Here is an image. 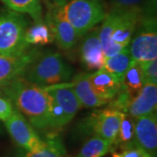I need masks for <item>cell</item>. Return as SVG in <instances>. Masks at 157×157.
<instances>
[{"mask_svg":"<svg viewBox=\"0 0 157 157\" xmlns=\"http://www.w3.org/2000/svg\"><path fill=\"white\" fill-rule=\"evenodd\" d=\"M106 59L99 38V27L95 26L87 33L81 44L80 60L86 69L99 70L104 67Z\"/></svg>","mask_w":157,"mask_h":157,"instance_id":"8fae6325","label":"cell"},{"mask_svg":"<svg viewBox=\"0 0 157 157\" xmlns=\"http://www.w3.org/2000/svg\"><path fill=\"white\" fill-rule=\"evenodd\" d=\"M89 81L96 94L108 101L114 97L122 85L121 78L104 68L89 73Z\"/></svg>","mask_w":157,"mask_h":157,"instance_id":"9a60e30c","label":"cell"},{"mask_svg":"<svg viewBox=\"0 0 157 157\" xmlns=\"http://www.w3.org/2000/svg\"><path fill=\"white\" fill-rule=\"evenodd\" d=\"M135 141L151 157H156L157 117L154 113L135 119Z\"/></svg>","mask_w":157,"mask_h":157,"instance_id":"30bf717a","label":"cell"},{"mask_svg":"<svg viewBox=\"0 0 157 157\" xmlns=\"http://www.w3.org/2000/svg\"><path fill=\"white\" fill-rule=\"evenodd\" d=\"M112 147L110 141L93 136L86 141L75 157H103L111 151Z\"/></svg>","mask_w":157,"mask_h":157,"instance_id":"ffe728a7","label":"cell"},{"mask_svg":"<svg viewBox=\"0 0 157 157\" xmlns=\"http://www.w3.org/2000/svg\"><path fill=\"white\" fill-rule=\"evenodd\" d=\"M9 82H10V81H9ZM9 82H3V81H0V97L9 99V98H8V95H7Z\"/></svg>","mask_w":157,"mask_h":157,"instance_id":"4dcf8cb0","label":"cell"},{"mask_svg":"<svg viewBox=\"0 0 157 157\" xmlns=\"http://www.w3.org/2000/svg\"><path fill=\"white\" fill-rule=\"evenodd\" d=\"M27 22L16 12H10L0 17V54L18 56L25 53L29 44L25 35Z\"/></svg>","mask_w":157,"mask_h":157,"instance_id":"277c9868","label":"cell"},{"mask_svg":"<svg viewBox=\"0 0 157 157\" xmlns=\"http://www.w3.org/2000/svg\"><path fill=\"white\" fill-rule=\"evenodd\" d=\"M157 85L144 84L138 94L132 99L128 113L135 119L156 112Z\"/></svg>","mask_w":157,"mask_h":157,"instance_id":"5bb4252c","label":"cell"},{"mask_svg":"<svg viewBox=\"0 0 157 157\" xmlns=\"http://www.w3.org/2000/svg\"><path fill=\"white\" fill-rule=\"evenodd\" d=\"M73 72L59 53H39L27 67L23 78L39 86H47L67 82Z\"/></svg>","mask_w":157,"mask_h":157,"instance_id":"7a4b0ae2","label":"cell"},{"mask_svg":"<svg viewBox=\"0 0 157 157\" xmlns=\"http://www.w3.org/2000/svg\"><path fill=\"white\" fill-rule=\"evenodd\" d=\"M115 25V14L113 12L107 13L101 27H99V38L101 40L102 50L106 58L114 56L123 49V46L113 42L111 34Z\"/></svg>","mask_w":157,"mask_h":157,"instance_id":"e0dca14e","label":"cell"},{"mask_svg":"<svg viewBox=\"0 0 157 157\" xmlns=\"http://www.w3.org/2000/svg\"><path fill=\"white\" fill-rule=\"evenodd\" d=\"M11 10L17 13L28 14L35 23L42 21V8L40 0H1Z\"/></svg>","mask_w":157,"mask_h":157,"instance_id":"ac0fdd59","label":"cell"},{"mask_svg":"<svg viewBox=\"0 0 157 157\" xmlns=\"http://www.w3.org/2000/svg\"><path fill=\"white\" fill-rule=\"evenodd\" d=\"M124 113L113 109L95 110L86 118L81 124V130L86 135L100 137L110 141L116 140Z\"/></svg>","mask_w":157,"mask_h":157,"instance_id":"5b68a950","label":"cell"},{"mask_svg":"<svg viewBox=\"0 0 157 157\" xmlns=\"http://www.w3.org/2000/svg\"><path fill=\"white\" fill-rule=\"evenodd\" d=\"M25 39L29 45H44L52 43L54 36L47 24L40 22L26 29Z\"/></svg>","mask_w":157,"mask_h":157,"instance_id":"44dd1931","label":"cell"},{"mask_svg":"<svg viewBox=\"0 0 157 157\" xmlns=\"http://www.w3.org/2000/svg\"><path fill=\"white\" fill-rule=\"evenodd\" d=\"M55 8H61L68 2V0H51Z\"/></svg>","mask_w":157,"mask_h":157,"instance_id":"1f68e13d","label":"cell"},{"mask_svg":"<svg viewBox=\"0 0 157 157\" xmlns=\"http://www.w3.org/2000/svg\"><path fill=\"white\" fill-rule=\"evenodd\" d=\"M62 8L66 18L79 37L95 27L107 15L101 0H70Z\"/></svg>","mask_w":157,"mask_h":157,"instance_id":"3957f363","label":"cell"},{"mask_svg":"<svg viewBox=\"0 0 157 157\" xmlns=\"http://www.w3.org/2000/svg\"><path fill=\"white\" fill-rule=\"evenodd\" d=\"M135 118L130 116L128 113H123L117 137L113 144V147L121 146L135 141Z\"/></svg>","mask_w":157,"mask_h":157,"instance_id":"cb8c5ba5","label":"cell"},{"mask_svg":"<svg viewBox=\"0 0 157 157\" xmlns=\"http://www.w3.org/2000/svg\"><path fill=\"white\" fill-rule=\"evenodd\" d=\"M48 26L52 30L58 46L62 50L73 47L80 38L73 25L66 18L63 8H55L47 16Z\"/></svg>","mask_w":157,"mask_h":157,"instance_id":"ba28073f","label":"cell"},{"mask_svg":"<svg viewBox=\"0 0 157 157\" xmlns=\"http://www.w3.org/2000/svg\"><path fill=\"white\" fill-rule=\"evenodd\" d=\"M140 25L142 30L132 41L129 47L132 59L142 62L155 60L157 59V33L155 18L142 17Z\"/></svg>","mask_w":157,"mask_h":157,"instance_id":"52a82bcc","label":"cell"},{"mask_svg":"<svg viewBox=\"0 0 157 157\" xmlns=\"http://www.w3.org/2000/svg\"><path fill=\"white\" fill-rule=\"evenodd\" d=\"M72 83V87L78 98L81 107L94 108L107 104L109 101L98 96L92 88L89 81V73H80L75 75Z\"/></svg>","mask_w":157,"mask_h":157,"instance_id":"2e32d148","label":"cell"},{"mask_svg":"<svg viewBox=\"0 0 157 157\" xmlns=\"http://www.w3.org/2000/svg\"><path fill=\"white\" fill-rule=\"evenodd\" d=\"M132 60L133 59L130 55L129 47L126 46L118 54L107 58L105 61L104 67L102 68L108 71L109 73H113L122 81L124 74L126 73L127 69L128 68L129 64Z\"/></svg>","mask_w":157,"mask_h":157,"instance_id":"d6986e66","label":"cell"},{"mask_svg":"<svg viewBox=\"0 0 157 157\" xmlns=\"http://www.w3.org/2000/svg\"><path fill=\"white\" fill-rule=\"evenodd\" d=\"M42 87L61 107L65 113L67 123H69L81 108V105L72 87V83L64 82Z\"/></svg>","mask_w":157,"mask_h":157,"instance_id":"7c38bea8","label":"cell"},{"mask_svg":"<svg viewBox=\"0 0 157 157\" xmlns=\"http://www.w3.org/2000/svg\"><path fill=\"white\" fill-rule=\"evenodd\" d=\"M113 13L115 14V25L111 39L116 44L126 47L130 43L133 34L141 22L143 17L141 10L140 7H136L128 11Z\"/></svg>","mask_w":157,"mask_h":157,"instance_id":"9c48e42d","label":"cell"},{"mask_svg":"<svg viewBox=\"0 0 157 157\" xmlns=\"http://www.w3.org/2000/svg\"><path fill=\"white\" fill-rule=\"evenodd\" d=\"M16 108L10 99L0 97V120L6 121L11 117Z\"/></svg>","mask_w":157,"mask_h":157,"instance_id":"f546056e","label":"cell"},{"mask_svg":"<svg viewBox=\"0 0 157 157\" xmlns=\"http://www.w3.org/2000/svg\"><path fill=\"white\" fill-rule=\"evenodd\" d=\"M45 140V146L40 150L26 151L22 157H67L65 147L56 136L49 137Z\"/></svg>","mask_w":157,"mask_h":157,"instance_id":"603a6c76","label":"cell"},{"mask_svg":"<svg viewBox=\"0 0 157 157\" xmlns=\"http://www.w3.org/2000/svg\"><path fill=\"white\" fill-rule=\"evenodd\" d=\"M133 98H134V96L129 93L128 90L123 85H121L117 94L107 103L108 106L107 108L117 110V111L124 113H127L130 102Z\"/></svg>","mask_w":157,"mask_h":157,"instance_id":"d4e9b609","label":"cell"},{"mask_svg":"<svg viewBox=\"0 0 157 157\" xmlns=\"http://www.w3.org/2000/svg\"><path fill=\"white\" fill-rule=\"evenodd\" d=\"M144 84H157V60L140 63Z\"/></svg>","mask_w":157,"mask_h":157,"instance_id":"83f0119b","label":"cell"},{"mask_svg":"<svg viewBox=\"0 0 157 157\" xmlns=\"http://www.w3.org/2000/svg\"><path fill=\"white\" fill-rule=\"evenodd\" d=\"M122 85L135 97L143 86L142 70L139 62L132 60L122 78Z\"/></svg>","mask_w":157,"mask_h":157,"instance_id":"7402d4cb","label":"cell"},{"mask_svg":"<svg viewBox=\"0 0 157 157\" xmlns=\"http://www.w3.org/2000/svg\"><path fill=\"white\" fill-rule=\"evenodd\" d=\"M5 123L12 140L25 151H38L45 146V140L39 137L33 127L17 109Z\"/></svg>","mask_w":157,"mask_h":157,"instance_id":"8992f818","label":"cell"},{"mask_svg":"<svg viewBox=\"0 0 157 157\" xmlns=\"http://www.w3.org/2000/svg\"><path fill=\"white\" fill-rule=\"evenodd\" d=\"M110 152L113 157H151L138 146L135 141L121 146L112 147Z\"/></svg>","mask_w":157,"mask_h":157,"instance_id":"4316f807","label":"cell"},{"mask_svg":"<svg viewBox=\"0 0 157 157\" xmlns=\"http://www.w3.org/2000/svg\"><path fill=\"white\" fill-rule=\"evenodd\" d=\"M142 0H112L109 12H121L140 7L139 4Z\"/></svg>","mask_w":157,"mask_h":157,"instance_id":"f1b7e54d","label":"cell"},{"mask_svg":"<svg viewBox=\"0 0 157 157\" xmlns=\"http://www.w3.org/2000/svg\"><path fill=\"white\" fill-rule=\"evenodd\" d=\"M48 113H49V125H50L49 128H61L67 124L63 109L50 94H49Z\"/></svg>","mask_w":157,"mask_h":157,"instance_id":"484cf974","label":"cell"},{"mask_svg":"<svg viewBox=\"0 0 157 157\" xmlns=\"http://www.w3.org/2000/svg\"><path fill=\"white\" fill-rule=\"evenodd\" d=\"M7 95L17 111L25 115L35 128L46 129L50 127L49 94L42 86L20 77L9 82Z\"/></svg>","mask_w":157,"mask_h":157,"instance_id":"6da1fadb","label":"cell"},{"mask_svg":"<svg viewBox=\"0 0 157 157\" xmlns=\"http://www.w3.org/2000/svg\"><path fill=\"white\" fill-rule=\"evenodd\" d=\"M39 53L32 51L18 56L0 54V81L9 82L23 77L27 67Z\"/></svg>","mask_w":157,"mask_h":157,"instance_id":"4fadbf2b","label":"cell"}]
</instances>
